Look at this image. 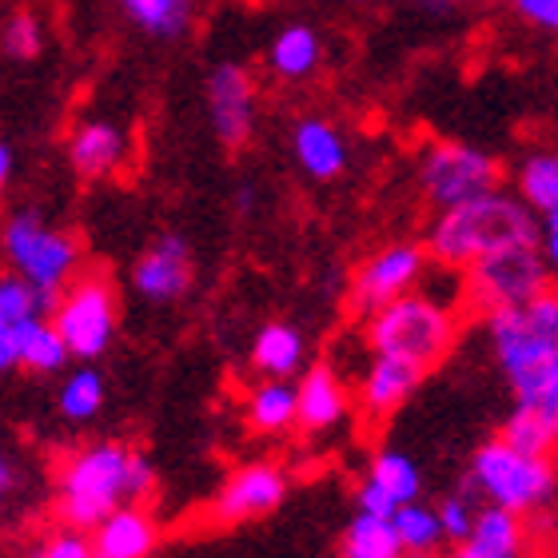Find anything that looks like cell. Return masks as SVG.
<instances>
[{"mask_svg":"<svg viewBox=\"0 0 558 558\" xmlns=\"http://www.w3.org/2000/svg\"><path fill=\"white\" fill-rule=\"evenodd\" d=\"M156 490V466L117 439L84 442L57 466L52 514L57 523L88 531L124 502H144Z\"/></svg>","mask_w":558,"mask_h":558,"instance_id":"6da1fadb","label":"cell"},{"mask_svg":"<svg viewBox=\"0 0 558 558\" xmlns=\"http://www.w3.org/2000/svg\"><path fill=\"white\" fill-rule=\"evenodd\" d=\"M427 256L447 271H466L483 256L511 244H538V220L519 192H487L442 208L427 228Z\"/></svg>","mask_w":558,"mask_h":558,"instance_id":"7a4b0ae2","label":"cell"},{"mask_svg":"<svg viewBox=\"0 0 558 558\" xmlns=\"http://www.w3.org/2000/svg\"><path fill=\"white\" fill-rule=\"evenodd\" d=\"M466 483L487 507H502V511H514L523 519H535V514H547L555 502L558 466L555 454H531L499 435L471 454Z\"/></svg>","mask_w":558,"mask_h":558,"instance_id":"3957f363","label":"cell"},{"mask_svg":"<svg viewBox=\"0 0 558 558\" xmlns=\"http://www.w3.org/2000/svg\"><path fill=\"white\" fill-rule=\"evenodd\" d=\"M459 343V319L447 300L435 291H411L403 300L387 303L375 315H367V348L375 355H396L423 372L451 355Z\"/></svg>","mask_w":558,"mask_h":558,"instance_id":"277c9868","label":"cell"},{"mask_svg":"<svg viewBox=\"0 0 558 558\" xmlns=\"http://www.w3.org/2000/svg\"><path fill=\"white\" fill-rule=\"evenodd\" d=\"M0 252L9 259L12 276H21L28 288L40 291L48 307L84 268L81 240L69 228L48 223L36 208H16L0 223Z\"/></svg>","mask_w":558,"mask_h":558,"instance_id":"5b68a950","label":"cell"},{"mask_svg":"<svg viewBox=\"0 0 558 558\" xmlns=\"http://www.w3.org/2000/svg\"><path fill=\"white\" fill-rule=\"evenodd\" d=\"M48 315H52L57 331L64 336V343H69L72 360H81V363L100 360V355L112 348L117 327H120L117 283L100 268H81V276L72 279L69 288L52 300Z\"/></svg>","mask_w":558,"mask_h":558,"instance_id":"8992f818","label":"cell"},{"mask_svg":"<svg viewBox=\"0 0 558 558\" xmlns=\"http://www.w3.org/2000/svg\"><path fill=\"white\" fill-rule=\"evenodd\" d=\"M490 355L507 375V384H519L538 363L558 348V288L538 291L535 300L487 315Z\"/></svg>","mask_w":558,"mask_h":558,"instance_id":"52a82bcc","label":"cell"},{"mask_svg":"<svg viewBox=\"0 0 558 558\" xmlns=\"http://www.w3.org/2000/svg\"><path fill=\"white\" fill-rule=\"evenodd\" d=\"M415 180L427 204L442 211L475 196H487V192H499L502 163L495 151L466 144V140H435L418 156Z\"/></svg>","mask_w":558,"mask_h":558,"instance_id":"ba28073f","label":"cell"},{"mask_svg":"<svg viewBox=\"0 0 558 558\" xmlns=\"http://www.w3.org/2000/svg\"><path fill=\"white\" fill-rule=\"evenodd\" d=\"M550 264L543 259L538 244H511L483 256L478 264H471L463 276V300L471 303V312L495 315L507 307L535 300L538 291L555 288L550 283Z\"/></svg>","mask_w":558,"mask_h":558,"instance_id":"9c48e42d","label":"cell"},{"mask_svg":"<svg viewBox=\"0 0 558 558\" xmlns=\"http://www.w3.org/2000/svg\"><path fill=\"white\" fill-rule=\"evenodd\" d=\"M427 244L415 240H391L379 252L363 259L355 276H351V307L360 315H375L387 303L403 300L411 291H418L423 276H427Z\"/></svg>","mask_w":558,"mask_h":558,"instance_id":"30bf717a","label":"cell"},{"mask_svg":"<svg viewBox=\"0 0 558 558\" xmlns=\"http://www.w3.org/2000/svg\"><path fill=\"white\" fill-rule=\"evenodd\" d=\"M291 478L288 471L271 459H252L240 463L232 475L223 478L220 490L208 502V519L216 526H244L256 519H268L271 511L283 507Z\"/></svg>","mask_w":558,"mask_h":558,"instance_id":"8fae6325","label":"cell"},{"mask_svg":"<svg viewBox=\"0 0 558 558\" xmlns=\"http://www.w3.org/2000/svg\"><path fill=\"white\" fill-rule=\"evenodd\" d=\"M204 100H208V120L216 140L223 148H244L256 132V81H252V72L235 60L216 64L208 72Z\"/></svg>","mask_w":558,"mask_h":558,"instance_id":"7c38bea8","label":"cell"},{"mask_svg":"<svg viewBox=\"0 0 558 558\" xmlns=\"http://www.w3.org/2000/svg\"><path fill=\"white\" fill-rule=\"evenodd\" d=\"M196 279V264H192V247L184 235H160L151 240L140 259L132 264V291L148 303H175L184 300L187 288Z\"/></svg>","mask_w":558,"mask_h":558,"instance_id":"4fadbf2b","label":"cell"},{"mask_svg":"<svg viewBox=\"0 0 558 558\" xmlns=\"http://www.w3.org/2000/svg\"><path fill=\"white\" fill-rule=\"evenodd\" d=\"M423 495V471L411 459L408 451H396L387 447L367 463V475L355 487V511H372V514H396L399 507L418 502Z\"/></svg>","mask_w":558,"mask_h":558,"instance_id":"5bb4252c","label":"cell"},{"mask_svg":"<svg viewBox=\"0 0 558 558\" xmlns=\"http://www.w3.org/2000/svg\"><path fill=\"white\" fill-rule=\"evenodd\" d=\"M69 163L81 180H108L129 163V132L117 120L88 117L69 132Z\"/></svg>","mask_w":558,"mask_h":558,"instance_id":"9a60e30c","label":"cell"},{"mask_svg":"<svg viewBox=\"0 0 558 558\" xmlns=\"http://www.w3.org/2000/svg\"><path fill=\"white\" fill-rule=\"evenodd\" d=\"M423 375L427 372L415 367V363L396 360V355H375L372 351V363L360 375V411L372 423H384V418H391L415 396Z\"/></svg>","mask_w":558,"mask_h":558,"instance_id":"2e32d148","label":"cell"},{"mask_svg":"<svg viewBox=\"0 0 558 558\" xmlns=\"http://www.w3.org/2000/svg\"><path fill=\"white\" fill-rule=\"evenodd\" d=\"M300 430L303 435H327L336 430L351 411V391L343 384V375L331 363H312L300 375Z\"/></svg>","mask_w":558,"mask_h":558,"instance_id":"e0dca14e","label":"cell"},{"mask_svg":"<svg viewBox=\"0 0 558 558\" xmlns=\"http://www.w3.org/2000/svg\"><path fill=\"white\" fill-rule=\"evenodd\" d=\"M291 156H295L303 175H312L319 184H331V180L348 172L351 148L343 132L327 117H303L291 129Z\"/></svg>","mask_w":558,"mask_h":558,"instance_id":"ac0fdd59","label":"cell"},{"mask_svg":"<svg viewBox=\"0 0 558 558\" xmlns=\"http://www.w3.org/2000/svg\"><path fill=\"white\" fill-rule=\"evenodd\" d=\"M93 547L105 558H151L160 547V523L144 502H124L93 526Z\"/></svg>","mask_w":558,"mask_h":558,"instance_id":"d6986e66","label":"cell"},{"mask_svg":"<svg viewBox=\"0 0 558 558\" xmlns=\"http://www.w3.org/2000/svg\"><path fill=\"white\" fill-rule=\"evenodd\" d=\"M48 312V300L36 288H28L21 276L0 279V375L21 367V343L28 327Z\"/></svg>","mask_w":558,"mask_h":558,"instance_id":"ffe728a7","label":"cell"},{"mask_svg":"<svg viewBox=\"0 0 558 558\" xmlns=\"http://www.w3.org/2000/svg\"><path fill=\"white\" fill-rule=\"evenodd\" d=\"M526 547H531V523L523 514L487 507V502L478 507L466 543H459V550H466L471 558H523Z\"/></svg>","mask_w":558,"mask_h":558,"instance_id":"44dd1931","label":"cell"},{"mask_svg":"<svg viewBox=\"0 0 558 558\" xmlns=\"http://www.w3.org/2000/svg\"><path fill=\"white\" fill-rule=\"evenodd\" d=\"M252 367L264 379H291V375L307 372V339L300 327L271 319L252 339Z\"/></svg>","mask_w":558,"mask_h":558,"instance_id":"7402d4cb","label":"cell"},{"mask_svg":"<svg viewBox=\"0 0 558 558\" xmlns=\"http://www.w3.org/2000/svg\"><path fill=\"white\" fill-rule=\"evenodd\" d=\"M244 418L256 435H288L300 427V391L291 379H259L244 399Z\"/></svg>","mask_w":558,"mask_h":558,"instance_id":"603a6c76","label":"cell"},{"mask_svg":"<svg viewBox=\"0 0 558 558\" xmlns=\"http://www.w3.org/2000/svg\"><path fill=\"white\" fill-rule=\"evenodd\" d=\"M324 64V40L312 24H288L271 36L268 45V69L276 81L300 84L307 76H315Z\"/></svg>","mask_w":558,"mask_h":558,"instance_id":"cb8c5ba5","label":"cell"},{"mask_svg":"<svg viewBox=\"0 0 558 558\" xmlns=\"http://www.w3.org/2000/svg\"><path fill=\"white\" fill-rule=\"evenodd\" d=\"M117 9L151 40H180L196 24V0H117Z\"/></svg>","mask_w":558,"mask_h":558,"instance_id":"d4e9b609","label":"cell"},{"mask_svg":"<svg viewBox=\"0 0 558 558\" xmlns=\"http://www.w3.org/2000/svg\"><path fill=\"white\" fill-rule=\"evenodd\" d=\"M339 558H411V555L403 547V538H399L391 514L355 511V519L343 526V538H339Z\"/></svg>","mask_w":558,"mask_h":558,"instance_id":"484cf974","label":"cell"},{"mask_svg":"<svg viewBox=\"0 0 558 558\" xmlns=\"http://www.w3.org/2000/svg\"><path fill=\"white\" fill-rule=\"evenodd\" d=\"M105 399H108V387H105V375L96 372V363H81L76 372L64 375V384L57 391V411L64 423H93L100 411H105Z\"/></svg>","mask_w":558,"mask_h":558,"instance_id":"4316f807","label":"cell"},{"mask_svg":"<svg viewBox=\"0 0 558 558\" xmlns=\"http://www.w3.org/2000/svg\"><path fill=\"white\" fill-rule=\"evenodd\" d=\"M514 187L526 208L543 216V211L558 208V151H531L523 156L519 172H514Z\"/></svg>","mask_w":558,"mask_h":558,"instance_id":"83f0119b","label":"cell"},{"mask_svg":"<svg viewBox=\"0 0 558 558\" xmlns=\"http://www.w3.org/2000/svg\"><path fill=\"white\" fill-rule=\"evenodd\" d=\"M69 363H72V351L64 343V336L57 331V324H52V315H40L21 343V367L36 375H57Z\"/></svg>","mask_w":558,"mask_h":558,"instance_id":"f1b7e54d","label":"cell"},{"mask_svg":"<svg viewBox=\"0 0 558 558\" xmlns=\"http://www.w3.org/2000/svg\"><path fill=\"white\" fill-rule=\"evenodd\" d=\"M511 396L514 408L535 411V415H543L547 423L558 427V348L538 363L535 372L523 375L519 384H511Z\"/></svg>","mask_w":558,"mask_h":558,"instance_id":"f546056e","label":"cell"},{"mask_svg":"<svg viewBox=\"0 0 558 558\" xmlns=\"http://www.w3.org/2000/svg\"><path fill=\"white\" fill-rule=\"evenodd\" d=\"M391 519H396V531H399V538H403V547H408L411 558H430L442 543H447L439 511L427 507V502H408V507H399Z\"/></svg>","mask_w":558,"mask_h":558,"instance_id":"4dcf8cb0","label":"cell"},{"mask_svg":"<svg viewBox=\"0 0 558 558\" xmlns=\"http://www.w3.org/2000/svg\"><path fill=\"white\" fill-rule=\"evenodd\" d=\"M499 435L507 442H514V447L531 451V454H555L558 451V427L555 423H547L543 415H535V411H526V408H514L511 415H507V423H502Z\"/></svg>","mask_w":558,"mask_h":558,"instance_id":"1f68e13d","label":"cell"},{"mask_svg":"<svg viewBox=\"0 0 558 558\" xmlns=\"http://www.w3.org/2000/svg\"><path fill=\"white\" fill-rule=\"evenodd\" d=\"M0 48L12 60H36L45 48V24L36 12H12L4 28H0Z\"/></svg>","mask_w":558,"mask_h":558,"instance_id":"d6a6232c","label":"cell"},{"mask_svg":"<svg viewBox=\"0 0 558 558\" xmlns=\"http://www.w3.org/2000/svg\"><path fill=\"white\" fill-rule=\"evenodd\" d=\"M24 558H96V547L88 531L57 523V531H45L33 547L24 550Z\"/></svg>","mask_w":558,"mask_h":558,"instance_id":"836d02e7","label":"cell"},{"mask_svg":"<svg viewBox=\"0 0 558 558\" xmlns=\"http://www.w3.org/2000/svg\"><path fill=\"white\" fill-rule=\"evenodd\" d=\"M439 511V523H442V535H447V543H466V535H471V526H475L478 519V507L466 495H447V499L435 507Z\"/></svg>","mask_w":558,"mask_h":558,"instance_id":"e575fe53","label":"cell"},{"mask_svg":"<svg viewBox=\"0 0 558 558\" xmlns=\"http://www.w3.org/2000/svg\"><path fill=\"white\" fill-rule=\"evenodd\" d=\"M511 9L538 33H558V0H511Z\"/></svg>","mask_w":558,"mask_h":558,"instance_id":"d590c367","label":"cell"},{"mask_svg":"<svg viewBox=\"0 0 558 558\" xmlns=\"http://www.w3.org/2000/svg\"><path fill=\"white\" fill-rule=\"evenodd\" d=\"M538 252H543V259L558 276V208L538 216Z\"/></svg>","mask_w":558,"mask_h":558,"instance_id":"8d00e7d4","label":"cell"},{"mask_svg":"<svg viewBox=\"0 0 558 558\" xmlns=\"http://www.w3.org/2000/svg\"><path fill=\"white\" fill-rule=\"evenodd\" d=\"M12 490H16V463H12L9 447L0 442V502L9 499Z\"/></svg>","mask_w":558,"mask_h":558,"instance_id":"74e56055","label":"cell"},{"mask_svg":"<svg viewBox=\"0 0 558 558\" xmlns=\"http://www.w3.org/2000/svg\"><path fill=\"white\" fill-rule=\"evenodd\" d=\"M9 184H12V148L9 144H0V199H4Z\"/></svg>","mask_w":558,"mask_h":558,"instance_id":"f35d334b","label":"cell"},{"mask_svg":"<svg viewBox=\"0 0 558 558\" xmlns=\"http://www.w3.org/2000/svg\"><path fill=\"white\" fill-rule=\"evenodd\" d=\"M418 4H451V0H418Z\"/></svg>","mask_w":558,"mask_h":558,"instance_id":"ab89813d","label":"cell"},{"mask_svg":"<svg viewBox=\"0 0 558 558\" xmlns=\"http://www.w3.org/2000/svg\"><path fill=\"white\" fill-rule=\"evenodd\" d=\"M451 558H471V555H466V550H459V547H454V555Z\"/></svg>","mask_w":558,"mask_h":558,"instance_id":"60d3db41","label":"cell"},{"mask_svg":"<svg viewBox=\"0 0 558 558\" xmlns=\"http://www.w3.org/2000/svg\"><path fill=\"white\" fill-rule=\"evenodd\" d=\"M555 538H558V523H555Z\"/></svg>","mask_w":558,"mask_h":558,"instance_id":"b9f144b4","label":"cell"},{"mask_svg":"<svg viewBox=\"0 0 558 558\" xmlns=\"http://www.w3.org/2000/svg\"><path fill=\"white\" fill-rule=\"evenodd\" d=\"M96 558H105V555H96Z\"/></svg>","mask_w":558,"mask_h":558,"instance_id":"7bdbcfd3","label":"cell"}]
</instances>
